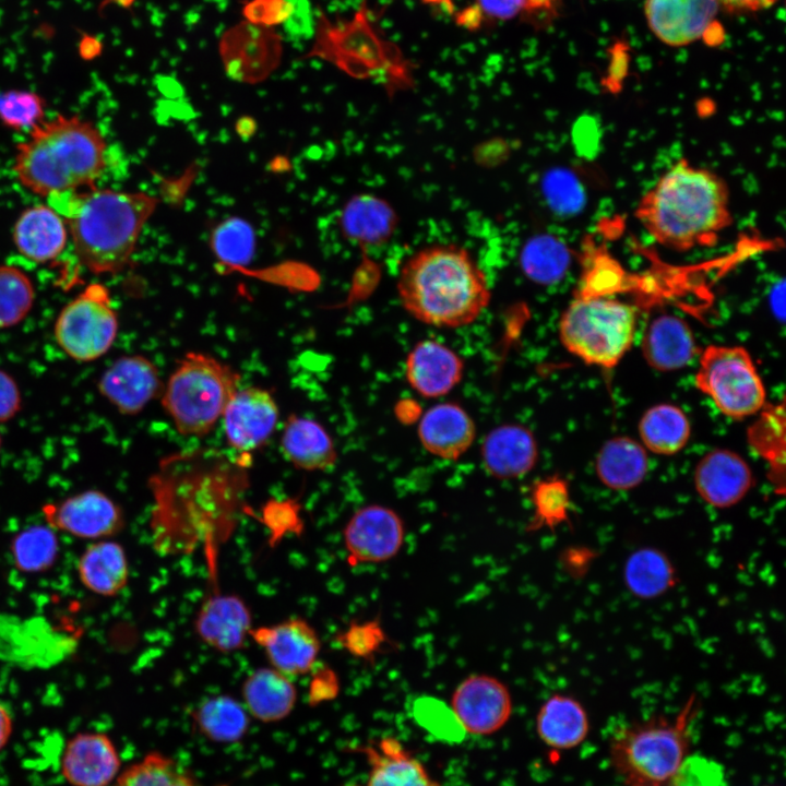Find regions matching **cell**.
Listing matches in <instances>:
<instances>
[{"mask_svg": "<svg viewBox=\"0 0 786 786\" xmlns=\"http://www.w3.org/2000/svg\"><path fill=\"white\" fill-rule=\"evenodd\" d=\"M281 449L295 467L308 472L330 468L337 458L335 445L325 428L311 418L296 414H291L284 424Z\"/></svg>", "mask_w": 786, "mask_h": 786, "instance_id": "cell-30", "label": "cell"}, {"mask_svg": "<svg viewBox=\"0 0 786 786\" xmlns=\"http://www.w3.org/2000/svg\"><path fill=\"white\" fill-rule=\"evenodd\" d=\"M569 258L561 243L551 238L533 240L523 253V270L539 284L558 282L565 273Z\"/></svg>", "mask_w": 786, "mask_h": 786, "instance_id": "cell-43", "label": "cell"}, {"mask_svg": "<svg viewBox=\"0 0 786 786\" xmlns=\"http://www.w3.org/2000/svg\"><path fill=\"white\" fill-rule=\"evenodd\" d=\"M369 13L367 0L360 2L348 21L331 22L319 10L314 41L307 57L322 58L357 78L384 73L393 81H405L407 60L394 43L378 34Z\"/></svg>", "mask_w": 786, "mask_h": 786, "instance_id": "cell-8", "label": "cell"}, {"mask_svg": "<svg viewBox=\"0 0 786 786\" xmlns=\"http://www.w3.org/2000/svg\"><path fill=\"white\" fill-rule=\"evenodd\" d=\"M97 389L120 414L135 415L162 395L164 385L152 360L142 355H127L102 373Z\"/></svg>", "mask_w": 786, "mask_h": 786, "instance_id": "cell-17", "label": "cell"}, {"mask_svg": "<svg viewBox=\"0 0 786 786\" xmlns=\"http://www.w3.org/2000/svg\"><path fill=\"white\" fill-rule=\"evenodd\" d=\"M195 729L216 743H234L248 731L249 713L239 701L227 694L206 698L192 712Z\"/></svg>", "mask_w": 786, "mask_h": 786, "instance_id": "cell-36", "label": "cell"}, {"mask_svg": "<svg viewBox=\"0 0 786 786\" xmlns=\"http://www.w3.org/2000/svg\"><path fill=\"white\" fill-rule=\"evenodd\" d=\"M386 211L379 202L359 198L345 207L342 222L348 236L372 240L386 230Z\"/></svg>", "mask_w": 786, "mask_h": 786, "instance_id": "cell-47", "label": "cell"}, {"mask_svg": "<svg viewBox=\"0 0 786 786\" xmlns=\"http://www.w3.org/2000/svg\"><path fill=\"white\" fill-rule=\"evenodd\" d=\"M693 479L700 498L715 509L738 504L754 484L747 462L737 453L724 449L704 455L695 467Z\"/></svg>", "mask_w": 786, "mask_h": 786, "instance_id": "cell-21", "label": "cell"}, {"mask_svg": "<svg viewBox=\"0 0 786 786\" xmlns=\"http://www.w3.org/2000/svg\"><path fill=\"white\" fill-rule=\"evenodd\" d=\"M74 648L71 636L44 619H22L0 612V658L25 667H48Z\"/></svg>", "mask_w": 786, "mask_h": 786, "instance_id": "cell-15", "label": "cell"}, {"mask_svg": "<svg viewBox=\"0 0 786 786\" xmlns=\"http://www.w3.org/2000/svg\"><path fill=\"white\" fill-rule=\"evenodd\" d=\"M647 469L645 448L628 437H615L606 441L595 461L598 479L615 491L634 489L644 480Z\"/></svg>", "mask_w": 786, "mask_h": 786, "instance_id": "cell-34", "label": "cell"}, {"mask_svg": "<svg viewBox=\"0 0 786 786\" xmlns=\"http://www.w3.org/2000/svg\"><path fill=\"white\" fill-rule=\"evenodd\" d=\"M642 353L647 364L660 371L686 367L696 354L689 325L672 314L656 317L642 338Z\"/></svg>", "mask_w": 786, "mask_h": 786, "instance_id": "cell-28", "label": "cell"}, {"mask_svg": "<svg viewBox=\"0 0 786 786\" xmlns=\"http://www.w3.org/2000/svg\"><path fill=\"white\" fill-rule=\"evenodd\" d=\"M228 445L237 453L261 448L272 436L278 420V406L265 389L249 386L239 390L222 415Z\"/></svg>", "mask_w": 786, "mask_h": 786, "instance_id": "cell-16", "label": "cell"}, {"mask_svg": "<svg viewBox=\"0 0 786 786\" xmlns=\"http://www.w3.org/2000/svg\"><path fill=\"white\" fill-rule=\"evenodd\" d=\"M723 776V770L716 762L687 757L670 786H717Z\"/></svg>", "mask_w": 786, "mask_h": 786, "instance_id": "cell-49", "label": "cell"}, {"mask_svg": "<svg viewBox=\"0 0 786 786\" xmlns=\"http://www.w3.org/2000/svg\"><path fill=\"white\" fill-rule=\"evenodd\" d=\"M718 0H646L647 25L664 44L679 47L705 38L716 24Z\"/></svg>", "mask_w": 786, "mask_h": 786, "instance_id": "cell-20", "label": "cell"}, {"mask_svg": "<svg viewBox=\"0 0 786 786\" xmlns=\"http://www.w3.org/2000/svg\"><path fill=\"white\" fill-rule=\"evenodd\" d=\"M370 764L367 786H438L424 765L394 738L361 750Z\"/></svg>", "mask_w": 786, "mask_h": 786, "instance_id": "cell-33", "label": "cell"}, {"mask_svg": "<svg viewBox=\"0 0 786 786\" xmlns=\"http://www.w3.org/2000/svg\"><path fill=\"white\" fill-rule=\"evenodd\" d=\"M396 287L404 309L437 327L473 323L491 296L483 270L456 245H433L413 253L402 265Z\"/></svg>", "mask_w": 786, "mask_h": 786, "instance_id": "cell-4", "label": "cell"}, {"mask_svg": "<svg viewBox=\"0 0 786 786\" xmlns=\"http://www.w3.org/2000/svg\"><path fill=\"white\" fill-rule=\"evenodd\" d=\"M475 4L483 15L485 25L516 17L522 20L524 13V0H476Z\"/></svg>", "mask_w": 786, "mask_h": 786, "instance_id": "cell-51", "label": "cell"}, {"mask_svg": "<svg viewBox=\"0 0 786 786\" xmlns=\"http://www.w3.org/2000/svg\"><path fill=\"white\" fill-rule=\"evenodd\" d=\"M463 371L461 357L434 340L418 342L409 352L405 364L407 382L425 397L448 394L461 381Z\"/></svg>", "mask_w": 786, "mask_h": 786, "instance_id": "cell-24", "label": "cell"}, {"mask_svg": "<svg viewBox=\"0 0 786 786\" xmlns=\"http://www.w3.org/2000/svg\"><path fill=\"white\" fill-rule=\"evenodd\" d=\"M107 165L106 141L91 121L57 115L16 145L12 170L31 192L50 198L95 188Z\"/></svg>", "mask_w": 786, "mask_h": 786, "instance_id": "cell-5", "label": "cell"}, {"mask_svg": "<svg viewBox=\"0 0 786 786\" xmlns=\"http://www.w3.org/2000/svg\"><path fill=\"white\" fill-rule=\"evenodd\" d=\"M46 523L85 539L108 538L124 526L120 505L100 490L88 489L43 507Z\"/></svg>", "mask_w": 786, "mask_h": 786, "instance_id": "cell-14", "label": "cell"}, {"mask_svg": "<svg viewBox=\"0 0 786 786\" xmlns=\"http://www.w3.org/2000/svg\"><path fill=\"white\" fill-rule=\"evenodd\" d=\"M13 730V719L10 711L0 702V751L7 746Z\"/></svg>", "mask_w": 786, "mask_h": 786, "instance_id": "cell-59", "label": "cell"}, {"mask_svg": "<svg viewBox=\"0 0 786 786\" xmlns=\"http://www.w3.org/2000/svg\"><path fill=\"white\" fill-rule=\"evenodd\" d=\"M622 582L635 598L654 600L677 585L678 574L674 562L664 550L643 546L631 551L626 558Z\"/></svg>", "mask_w": 786, "mask_h": 786, "instance_id": "cell-32", "label": "cell"}, {"mask_svg": "<svg viewBox=\"0 0 786 786\" xmlns=\"http://www.w3.org/2000/svg\"><path fill=\"white\" fill-rule=\"evenodd\" d=\"M315 20L309 0H294V10L284 23L287 35L310 38L314 34Z\"/></svg>", "mask_w": 786, "mask_h": 786, "instance_id": "cell-52", "label": "cell"}, {"mask_svg": "<svg viewBox=\"0 0 786 786\" xmlns=\"http://www.w3.org/2000/svg\"><path fill=\"white\" fill-rule=\"evenodd\" d=\"M241 694L249 715L263 723L286 718L298 698L297 688L289 677L273 667H261L248 675Z\"/></svg>", "mask_w": 786, "mask_h": 786, "instance_id": "cell-29", "label": "cell"}, {"mask_svg": "<svg viewBox=\"0 0 786 786\" xmlns=\"http://www.w3.org/2000/svg\"><path fill=\"white\" fill-rule=\"evenodd\" d=\"M539 738L547 746L568 750L580 746L590 731V718L575 698L556 693L540 706L536 717Z\"/></svg>", "mask_w": 786, "mask_h": 786, "instance_id": "cell-31", "label": "cell"}, {"mask_svg": "<svg viewBox=\"0 0 786 786\" xmlns=\"http://www.w3.org/2000/svg\"><path fill=\"white\" fill-rule=\"evenodd\" d=\"M778 0H718L719 4L730 11L754 12L771 8Z\"/></svg>", "mask_w": 786, "mask_h": 786, "instance_id": "cell-57", "label": "cell"}, {"mask_svg": "<svg viewBox=\"0 0 786 786\" xmlns=\"http://www.w3.org/2000/svg\"><path fill=\"white\" fill-rule=\"evenodd\" d=\"M413 715L430 735L446 742H460L465 729L453 708L434 696H420L414 701Z\"/></svg>", "mask_w": 786, "mask_h": 786, "instance_id": "cell-45", "label": "cell"}, {"mask_svg": "<svg viewBox=\"0 0 786 786\" xmlns=\"http://www.w3.org/2000/svg\"><path fill=\"white\" fill-rule=\"evenodd\" d=\"M48 199L67 223L79 262L96 275L124 270L157 205V199L144 192L96 187Z\"/></svg>", "mask_w": 786, "mask_h": 786, "instance_id": "cell-3", "label": "cell"}, {"mask_svg": "<svg viewBox=\"0 0 786 786\" xmlns=\"http://www.w3.org/2000/svg\"><path fill=\"white\" fill-rule=\"evenodd\" d=\"M455 23L468 31H477L485 26L483 15L475 3L455 14Z\"/></svg>", "mask_w": 786, "mask_h": 786, "instance_id": "cell-56", "label": "cell"}, {"mask_svg": "<svg viewBox=\"0 0 786 786\" xmlns=\"http://www.w3.org/2000/svg\"><path fill=\"white\" fill-rule=\"evenodd\" d=\"M340 689L338 678L335 671L329 667H323L313 674L310 683V699L314 703L333 699Z\"/></svg>", "mask_w": 786, "mask_h": 786, "instance_id": "cell-54", "label": "cell"}, {"mask_svg": "<svg viewBox=\"0 0 786 786\" xmlns=\"http://www.w3.org/2000/svg\"><path fill=\"white\" fill-rule=\"evenodd\" d=\"M635 329V309L608 296L577 295L559 321L563 346L584 362L604 368L616 366L624 356Z\"/></svg>", "mask_w": 786, "mask_h": 786, "instance_id": "cell-9", "label": "cell"}, {"mask_svg": "<svg viewBox=\"0 0 786 786\" xmlns=\"http://www.w3.org/2000/svg\"><path fill=\"white\" fill-rule=\"evenodd\" d=\"M558 1L559 0H524L522 21L535 26H543L544 23L552 19Z\"/></svg>", "mask_w": 786, "mask_h": 786, "instance_id": "cell-55", "label": "cell"}, {"mask_svg": "<svg viewBox=\"0 0 786 786\" xmlns=\"http://www.w3.org/2000/svg\"><path fill=\"white\" fill-rule=\"evenodd\" d=\"M451 707L466 733L489 735L509 719L512 700L499 679L485 674L472 675L456 687Z\"/></svg>", "mask_w": 786, "mask_h": 786, "instance_id": "cell-19", "label": "cell"}, {"mask_svg": "<svg viewBox=\"0 0 786 786\" xmlns=\"http://www.w3.org/2000/svg\"><path fill=\"white\" fill-rule=\"evenodd\" d=\"M476 427L468 413L456 403H439L421 416L418 437L432 455L457 460L475 440Z\"/></svg>", "mask_w": 786, "mask_h": 786, "instance_id": "cell-25", "label": "cell"}, {"mask_svg": "<svg viewBox=\"0 0 786 786\" xmlns=\"http://www.w3.org/2000/svg\"><path fill=\"white\" fill-rule=\"evenodd\" d=\"M335 640L347 653L365 660L372 659L389 641L377 619L352 622Z\"/></svg>", "mask_w": 786, "mask_h": 786, "instance_id": "cell-48", "label": "cell"}, {"mask_svg": "<svg viewBox=\"0 0 786 786\" xmlns=\"http://www.w3.org/2000/svg\"><path fill=\"white\" fill-rule=\"evenodd\" d=\"M134 1L135 0H105L102 3L100 8L106 7L109 3H115V4L122 7L123 9H130L132 7V4L134 3Z\"/></svg>", "mask_w": 786, "mask_h": 786, "instance_id": "cell-60", "label": "cell"}, {"mask_svg": "<svg viewBox=\"0 0 786 786\" xmlns=\"http://www.w3.org/2000/svg\"><path fill=\"white\" fill-rule=\"evenodd\" d=\"M639 433L647 450L660 455H672L688 443L691 427L682 409L671 404H658L641 417Z\"/></svg>", "mask_w": 786, "mask_h": 786, "instance_id": "cell-37", "label": "cell"}, {"mask_svg": "<svg viewBox=\"0 0 786 786\" xmlns=\"http://www.w3.org/2000/svg\"><path fill=\"white\" fill-rule=\"evenodd\" d=\"M64 218L50 205L37 204L25 209L13 226V241L17 251L36 263L58 259L68 242Z\"/></svg>", "mask_w": 786, "mask_h": 786, "instance_id": "cell-26", "label": "cell"}, {"mask_svg": "<svg viewBox=\"0 0 786 786\" xmlns=\"http://www.w3.org/2000/svg\"><path fill=\"white\" fill-rule=\"evenodd\" d=\"M211 246L222 263L233 266L243 265L252 258L253 230L240 218L227 219L214 229Z\"/></svg>", "mask_w": 786, "mask_h": 786, "instance_id": "cell-44", "label": "cell"}, {"mask_svg": "<svg viewBox=\"0 0 786 786\" xmlns=\"http://www.w3.org/2000/svg\"><path fill=\"white\" fill-rule=\"evenodd\" d=\"M250 636L263 648L271 666L288 677L308 674L321 648L315 629L297 617L252 628Z\"/></svg>", "mask_w": 786, "mask_h": 786, "instance_id": "cell-18", "label": "cell"}, {"mask_svg": "<svg viewBox=\"0 0 786 786\" xmlns=\"http://www.w3.org/2000/svg\"><path fill=\"white\" fill-rule=\"evenodd\" d=\"M46 104L37 93L9 90L0 93V122L14 131H31L45 119Z\"/></svg>", "mask_w": 786, "mask_h": 786, "instance_id": "cell-46", "label": "cell"}, {"mask_svg": "<svg viewBox=\"0 0 786 786\" xmlns=\"http://www.w3.org/2000/svg\"><path fill=\"white\" fill-rule=\"evenodd\" d=\"M698 710L691 695L672 718L652 716L619 728L610 763L624 786H670L690 749L689 725Z\"/></svg>", "mask_w": 786, "mask_h": 786, "instance_id": "cell-6", "label": "cell"}, {"mask_svg": "<svg viewBox=\"0 0 786 786\" xmlns=\"http://www.w3.org/2000/svg\"><path fill=\"white\" fill-rule=\"evenodd\" d=\"M534 507L526 531L551 529L569 522L571 499L568 484L559 477L540 479L531 490Z\"/></svg>", "mask_w": 786, "mask_h": 786, "instance_id": "cell-40", "label": "cell"}, {"mask_svg": "<svg viewBox=\"0 0 786 786\" xmlns=\"http://www.w3.org/2000/svg\"><path fill=\"white\" fill-rule=\"evenodd\" d=\"M10 549L16 569L37 573L52 567L58 558L59 541L48 524L33 525L14 536Z\"/></svg>", "mask_w": 786, "mask_h": 786, "instance_id": "cell-39", "label": "cell"}, {"mask_svg": "<svg viewBox=\"0 0 786 786\" xmlns=\"http://www.w3.org/2000/svg\"><path fill=\"white\" fill-rule=\"evenodd\" d=\"M112 740L103 733H79L66 745L61 774L71 786H109L120 771Z\"/></svg>", "mask_w": 786, "mask_h": 786, "instance_id": "cell-23", "label": "cell"}, {"mask_svg": "<svg viewBox=\"0 0 786 786\" xmlns=\"http://www.w3.org/2000/svg\"><path fill=\"white\" fill-rule=\"evenodd\" d=\"M294 10V0H248L242 8L247 22L274 27L284 24Z\"/></svg>", "mask_w": 786, "mask_h": 786, "instance_id": "cell-50", "label": "cell"}, {"mask_svg": "<svg viewBox=\"0 0 786 786\" xmlns=\"http://www.w3.org/2000/svg\"><path fill=\"white\" fill-rule=\"evenodd\" d=\"M114 786H198V784L175 760L154 751L127 767L116 778Z\"/></svg>", "mask_w": 786, "mask_h": 786, "instance_id": "cell-41", "label": "cell"}, {"mask_svg": "<svg viewBox=\"0 0 786 786\" xmlns=\"http://www.w3.org/2000/svg\"><path fill=\"white\" fill-rule=\"evenodd\" d=\"M239 381L240 374L227 364L189 352L170 374L160 395L162 405L178 432L202 437L222 417Z\"/></svg>", "mask_w": 786, "mask_h": 786, "instance_id": "cell-7", "label": "cell"}, {"mask_svg": "<svg viewBox=\"0 0 786 786\" xmlns=\"http://www.w3.org/2000/svg\"><path fill=\"white\" fill-rule=\"evenodd\" d=\"M118 325L108 288L92 283L61 309L55 321L53 336L70 358L90 362L111 348Z\"/></svg>", "mask_w": 786, "mask_h": 786, "instance_id": "cell-11", "label": "cell"}, {"mask_svg": "<svg viewBox=\"0 0 786 786\" xmlns=\"http://www.w3.org/2000/svg\"><path fill=\"white\" fill-rule=\"evenodd\" d=\"M219 55L230 78L247 83L260 82L281 61L282 37L273 28L242 21L223 34Z\"/></svg>", "mask_w": 786, "mask_h": 786, "instance_id": "cell-13", "label": "cell"}, {"mask_svg": "<svg viewBox=\"0 0 786 786\" xmlns=\"http://www.w3.org/2000/svg\"><path fill=\"white\" fill-rule=\"evenodd\" d=\"M251 456L196 448L162 458L148 480L157 525L171 521H222L237 510L248 488Z\"/></svg>", "mask_w": 786, "mask_h": 786, "instance_id": "cell-2", "label": "cell"}, {"mask_svg": "<svg viewBox=\"0 0 786 786\" xmlns=\"http://www.w3.org/2000/svg\"><path fill=\"white\" fill-rule=\"evenodd\" d=\"M1 445H2V439H1V434H0V450H1Z\"/></svg>", "mask_w": 786, "mask_h": 786, "instance_id": "cell-61", "label": "cell"}, {"mask_svg": "<svg viewBox=\"0 0 786 786\" xmlns=\"http://www.w3.org/2000/svg\"><path fill=\"white\" fill-rule=\"evenodd\" d=\"M537 443L532 431L517 424H507L490 430L481 445L486 471L499 479L526 475L536 464Z\"/></svg>", "mask_w": 786, "mask_h": 786, "instance_id": "cell-27", "label": "cell"}, {"mask_svg": "<svg viewBox=\"0 0 786 786\" xmlns=\"http://www.w3.org/2000/svg\"><path fill=\"white\" fill-rule=\"evenodd\" d=\"M34 300L35 287L29 276L14 265H0V329L21 323Z\"/></svg>", "mask_w": 786, "mask_h": 786, "instance_id": "cell-42", "label": "cell"}, {"mask_svg": "<svg viewBox=\"0 0 786 786\" xmlns=\"http://www.w3.org/2000/svg\"><path fill=\"white\" fill-rule=\"evenodd\" d=\"M761 416L749 429L751 446L770 465V480L777 493L785 489V412L784 403L762 408Z\"/></svg>", "mask_w": 786, "mask_h": 786, "instance_id": "cell-38", "label": "cell"}, {"mask_svg": "<svg viewBox=\"0 0 786 786\" xmlns=\"http://www.w3.org/2000/svg\"><path fill=\"white\" fill-rule=\"evenodd\" d=\"M81 583L92 593L114 596L121 592L129 579L128 558L123 547L102 539L90 545L78 562Z\"/></svg>", "mask_w": 786, "mask_h": 786, "instance_id": "cell-35", "label": "cell"}, {"mask_svg": "<svg viewBox=\"0 0 786 786\" xmlns=\"http://www.w3.org/2000/svg\"><path fill=\"white\" fill-rule=\"evenodd\" d=\"M22 407V394L14 378L0 368V422L11 420Z\"/></svg>", "mask_w": 786, "mask_h": 786, "instance_id": "cell-53", "label": "cell"}, {"mask_svg": "<svg viewBox=\"0 0 786 786\" xmlns=\"http://www.w3.org/2000/svg\"><path fill=\"white\" fill-rule=\"evenodd\" d=\"M635 217L670 250L714 246L733 223L728 186L716 172L681 158L643 194Z\"/></svg>", "mask_w": 786, "mask_h": 786, "instance_id": "cell-1", "label": "cell"}, {"mask_svg": "<svg viewBox=\"0 0 786 786\" xmlns=\"http://www.w3.org/2000/svg\"><path fill=\"white\" fill-rule=\"evenodd\" d=\"M103 51L102 41L90 34H83L79 43V55L82 59L91 61Z\"/></svg>", "mask_w": 786, "mask_h": 786, "instance_id": "cell-58", "label": "cell"}, {"mask_svg": "<svg viewBox=\"0 0 786 786\" xmlns=\"http://www.w3.org/2000/svg\"><path fill=\"white\" fill-rule=\"evenodd\" d=\"M194 631L203 643L221 653L243 647L252 630V615L236 594H212L198 610Z\"/></svg>", "mask_w": 786, "mask_h": 786, "instance_id": "cell-22", "label": "cell"}, {"mask_svg": "<svg viewBox=\"0 0 786 786\" xmlns=\"http://www.w3.org/2000/svg\"><path fill=\"white\" fill-rule=\"evenodd\" d=\"M694 380L696 388L730 418L741 419L764 407V384L743 347L707 346L700 356Z\"/></svg>", "mask_w": 786, "mask_h": 786, "instance_id": "cell-10", "label": "cell"}, {"mask_svg": "<svg viewBox=\"0 0 786 786\" xmlns=\"http://www.w3.org/2000/svg\"><path fill=\"white\" fill-rule=\"evenodd\" d=\"M405 527L391 508L370 504L358 509L344 529V546L349 565L381 563L401 550Z\"/></svg>", "mask_w": 786, "mask_h": 786, "instance_id": "cell-12", "label": "cell"}]
</instances>
